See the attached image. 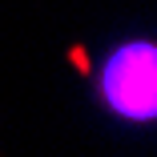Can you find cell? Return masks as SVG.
I'll return each instance as SVG.
<instances>
[{
    "label": "cell",
    "instance_id": "1",
    "mask_svg": "<svg viewBox=\"0 0 157 157\" xmlns=\"http://www.w3.org/2000/svg\"><path fill=\"white\" fill-rule=\"evenodd\" d=\"M97 93L121 121H157V40H125L113 48L101 65Z\"/></svg>",
    "mask_w": 157,
    "mask_h": 157
}]
</instances>
